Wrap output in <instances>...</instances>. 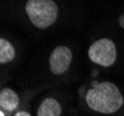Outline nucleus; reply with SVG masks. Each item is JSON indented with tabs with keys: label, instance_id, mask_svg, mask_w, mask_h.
I'll return each mask as SVG.
<instances>
[{
	"label": "nucleus",
	"instance_id": "1",
	"mask_svg": "<svg viewBox=\"0 0 124 116\" xmlns=\"http://www.w3.org/2000/svg\"><path fill=\"white\" fill-rule=\"evenodd\" d=\"M86 102L93 111L109 114L119 111L123 105V97L115 84L105 81L94 83L86 93Z\"/></svg>",
	"mask_w": 124,
	"mask_h": 116
},
{
	"label": "nucleus",
	"instance_id": "2",
	"mask_svg": "<svg viewBox=\"0 0 124 116\" xmlns=\"http://www.w3.org/2000/svg\"><path fill=\"white\" fill-rule=\"evenodd\" d=\"M25 10L31 23L39 29L51 26L58 16V8L53 0H29Z\"/></svg>",
	"mask_w": 124,
	"mask_h": 116
},
{
	"label": "nucleus",
	"instance_id": "3",
	"mask_svg": "<svg viewBox=\"0 0 124 116\" xmlns=\"http://www.w3.org/2000/svg\"><path fill=\"white\" fill-rule=\"evenodd\" d=\"M88 56L95 64L103 67H109L113 65L117 58L115 43L109 38H101L90 46Z\"/></svg>",
	"mask_w": 124,
	"mask_h": 116
},
{
	"label": "nucleus",
	"instance_id": "4",
	"mask_svg": "<svg viewBox=\"0 0 124 116\" xmlns=\"http://www.w3.org/2000/svg\"><path fill=\"white\" fill-rule=\"evenodd\" d=\"M72 61V52L65 46H59L52 51L49 57L50 71L56 75L66 73Z\"/></svg>",
	"mask_w": 124,
	"mask_h": 116
},
{
	"label": "nucleus",
	"instance_id": "5",
	"mask_svg": "<svg viewBox=\"0 0 124 116\" xmlns=\"http://www.w3.org/2000/svg\"><path fill=\"white\" fill-rule=\"evenodd\" d=\"M20 104V99L15 91L10 88H3L0 92V107L2 110L13 111Z\"/></svg>",
	"mask_w": 124,
	"mask_h": 116
},
{
	"label": "nucleus",
	"instance_id": "6",
	"mask_svg": "<svg viewBox=\"0 0 124 116\" xmlns=\"http://www.w3.org/2000/svg\"><path fill=\"white\" fill-rule=\"evenodd\" d=\"M61 107L57 100L54 99H46L37 111V116H60Z\"/></svg>",
	"mask_w": 124,
	"mask_h": 116
},
{
	"label": "nucleus",
	"instance_id": "7",
	"mask_svg": "<svg viewBox=\"0 0 124 116\" xmlns=\"http://www.w3.org/2000/svg\"><path fill=\"white\" fill-rule=\"evenodd\" d=\"M15 48L9 41L4 38L0 39V63L10 62L15 58Z\"/></svg>",
	"mask_w": 124,
	"mask_h": 116
},
{
	"label": "nucleus",
	"instance_id": "8",
	"mask_svg": "<svg viewBox=\"0 0 124 116\" xmlns=\"http://www.w3.org/2000/svg\"><path fill=\"white\" fill-rule=\"evenodd\" d=\"M119 24L122 29H124V13L121 14L119 18Z\"/></svg>",
	"mask_w": 124,
	"mask_h": 116
},
{
	"label": "nucleus",
	"instance_id": "9",
	"mask_svg": "<svg viewBox=\"0 0 124 116\" xmlns=\"http://www.w3.org/2000/svg\"><path fill=\"white\" fill-rule=\"evenodd\" d=\"M14 116H31V114L29 112H26V111H19Z\"/></svg>",
	"mask_w": 124,
	"mask_h": 116
},
{
	"label": "nucleus",
	"instance_id": "10",
	"mask_svg": "<svg viewBox=\"0 0 124 116\" xmlns=\"http://www.w3.org/2000/svg\"><path fill=\"white\" fill-rule=\"evenodd\" d=\"M0 116H5V113H4V111L1 110V111H0Z\"/></svg>",
	"mask_w": 124,
	"mask_h": 116
}]
</instances>
